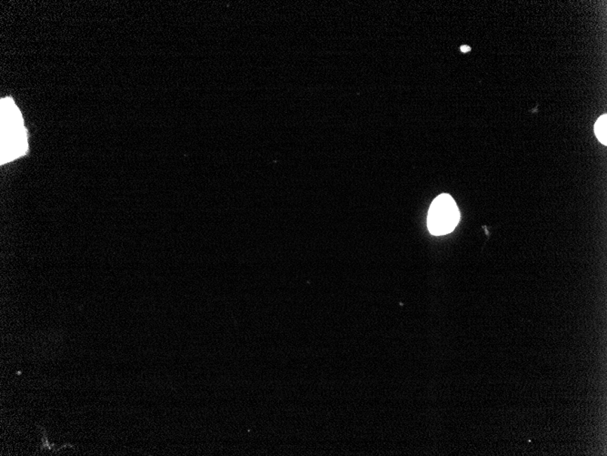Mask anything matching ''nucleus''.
I'll list each match as a JSON object with an SVG mask.
<instances>
[{
    "label": "nucleus",
    "instance_id": "nucleus-1",
    "mask_svg": "<svg viewBox=\"0 0 607 456\" xmlns=\"http://www.w3.org/2000/svg\"><path fill=\"white\" fill-rule=\"evenodd\" d=\"M2 161L15 160L25 154L27 148V134L22 117L11 99L1 100Z\"/></svg>",
    "mask_w": 607,
    "mask_h": 456
},
{
    "label": "nucleus",
    "instance_id": "nucleus-2",
    "mask_svg": "<svg viewBox=\"0 0 607 456\" xmlns=\"http://www.w3.org/2000/svg\"><path fill=\"white\" fill-rule=\"evenodd\" d=\"M460 213L456 201L449 194L435 198L428 211V227L435 236L452 232L458 226Z\"/></svg>",
    "mask_w": 607,
    "mask_h": 456
},
{
    "label": "nucleus",
    "instance_id": "nucleus-4",
    "mask_svg": "<svg viewBox=\"0 0 607 456\" xmlns=\"http://www.w3.org/2000/svg\"><path fill=\"white\" fill-rule=\"evenodd\" d=\"M470 51H471V48L468 47V46H462V47H461V51L464 52V53H467V52H469Z\"/></svg>",
    "mask_w": 607,
    "mask_h": 456
},
{
    "label": "nucleus",
    "instance_id": "nucleus-3",
    "mask_svg": "<svg viewBox=\"0 0 607 456\" xmlns=\"http://www.w3.org/2000/svg\"><path fill=\"white\" fill-rule=\"evenodd\" d=\"M606 124L607 116L605 114L601 116V117L597 119L594 128L597 139H599V142L605 146H606L607 144Z\"/></svg>",
    "mask_w": 607,
    "mask_h": 456
}]
</instances>
